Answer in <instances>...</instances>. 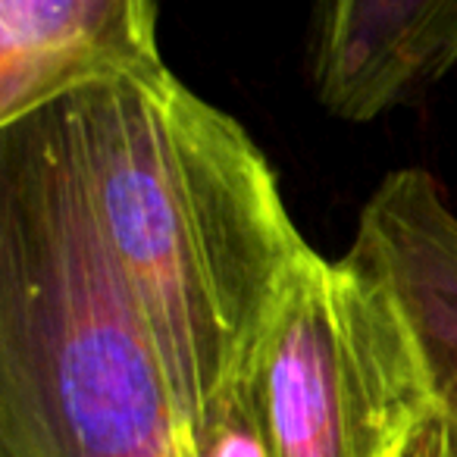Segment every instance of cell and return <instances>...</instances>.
<instances>
[{"label":"cell","instance_id":"6","mask_svg":"<svg viewBox=\"0 0 457 457\" xmlns=\"http://www.w3.org/2000/svg\"><path fill=\"white\" fill-rule=\"evenodd\" d=\"M454 63L457 0H313L311 76L338 120H376Z\"/></svg>","mask_w":457,"mask_h":457},{"label":"cell","instance_id":"2","mask_svg":"<svg viewBox=\"0 0 457 457\" xmlns=\"http://www.w3.org/2000/svg\"><path fill=\"white\" fill-rule=\"evenodd\" d=\"M185 429L63 104L0 129V457H179Z\"/></svg>","mask_w":457,"mask_h":457},{"label":"cell","instance_id":"4","mask_svg":"<svg viewBox=\"0 0 457 457\" xmlns=\"http://www.w3.org/2000/svg\"><path fill=\"white\" fill-rule=\"evenodd\" d=\"M386 286L411 336L420 373L457 457V213L426 170H395L376 185L348 248Z\"/></svg>","mask_w":457,"mask_h":457},{"label":"cell","instance_id":"1","mask_svg":"<svg viewBox=\"0 0 457 457\" xmlns=\"http://www.w3.org/2000/svg\"><path fill=\"white\" fill-rule=\"evenodd\" d=\"M60 104L104 242L195 426L245 382L311 245L254 138L170 66Z\"/></svg>","mask_w":457,"mask_h":457},{"label":"cell","instance_id":"3","mask_svg":"<svg viewBox=\"0 0 457 457\" xmlns=\"http://www.w3.org/2000/svg\"><path fill=\"white\" fill-rule=\"evenodd\" d=\"M263 457H407L432 401L392 295L307 251L245 376Z\"/></svg>","mask_w":457,"mask_h":457},{"label":"cell","instance_id":"7","mask_svg":"<svg viewBox=\"0 0 457 457\" xmlns=\"http://www.w3.org/2000/svg\"><path fill=\"white\" fill-rule=\"evenodd\" d=\"M179 457H263L245 382L213 401L204 417L182 432Z\"/></svg>","mask_w":457,"mask_h":457},{"label":"cell","instance_id":"8","mask_svg":"<svg viewBox=\"0 0 457 457\" xmlns=\"http://www.w3.org/2000/svg\"><path fill=\"white\" fill-rule=\"evenodd\" d=\"M407 457H451L448 442H445V432L436 420L426 426V432L420 436V442L413 445V451Z\"/></svg>","mask_w":457,"mask_h":457},{"label":"cell","instance_id":"5","mask_svg":"<svg viewBox=\"0 0 457 457\" xmlns=\"http://www.w3.org/2000/svg\"><path fill=\"white\" fill-rule=\"evenodd\" d=\"M163 66L154 0H0V129Z\"/></svg>","mask_w":457,"mask_h":457}]
</instances>
